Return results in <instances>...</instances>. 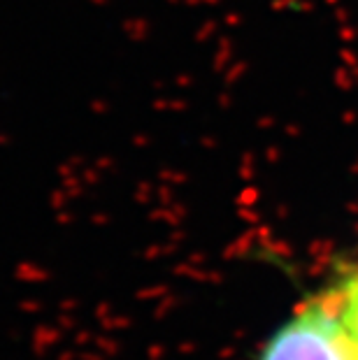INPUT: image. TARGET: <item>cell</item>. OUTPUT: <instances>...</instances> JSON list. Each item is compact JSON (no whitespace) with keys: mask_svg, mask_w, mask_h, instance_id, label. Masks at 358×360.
Here are the masks:
<instances>
[{"mask_svg":"<svg viewBox=\"0 0 358 360\" xmlns=\"http://www.w3.org/2000/svg\"><path fill=\"white\" fill-rule=\"evenodd\" d=\"M258 360H358L335 293L305 302L265 342Z\"/></svg>","mask_w":358,"mask_h":360,"instance_id":"cell-1","label":"cell"},{"mask_svg":"<svg viewBox=\"0 0 358 360\" xmlns=\"http://www.w3.org/2000/svg\"><path fill=\"white\" fill-rule=\"evenodd\" d=\"M333 293H335V298H337L342 318L347 323L349 335H351L353 344H356V351H358V274L356 277H349L347 281L342 286H337Z\"/></svg>","mask_w":358,"mask_h":360,"instance_id":"cell-2","label":"cell"}]
</instances>
